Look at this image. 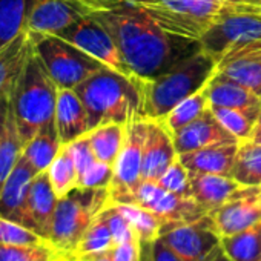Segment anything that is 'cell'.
<instances>
[{"label": "cell", "instance_id": "cell-49", "mask_svg": "<svg viewBox=\"0 0 261 261\" xmlns=\"http://www.w3.org/2000/svg\"><path fill=\"white\" fill-rule=\"evenodd\" d=\"M151 244H142L139 261H151Z\"/></svg>", "mask_w": 261, "mask_h": 261}, {"label": "cell", "instance_id": "cell-20", "mask_svg": "<svg viewBox=\"0 0 261 261\" xmlns=\"http://www.w3.org/2000/svg\"><path fill=\"white\" fill-rule=\"evenodd\" d=\"M57 201L59 198L53 189L48 172L45 171L37 174L31 183L28 194V227L48 241L51 235V226Z\"/></svg>", "mask_w": 261, "mask_h": 261}, {"label": "cell", "instance_id": "cell-38", "mask_svg": "<svg viewBox=\"0 0 261 261\" xmlns=\"http://www.w3.org/2000/svg\"><path fill=\"white\" fill-rule=\"evenodd\" d=\"M49 243L30 227L0 217V244H42Z\"/></svg>", "mask_w": 261, "mask_h": 261}, {"label": "cell", "instance_id": "cell-1", "mask_svg": "<svg viewBox=\"0 0 261 261\" xmlns=\"http://www.w3.org/2000/svg\"><path fill=\"white\" fill-rule=\"evenodd\" d=\"M114 39L123 60L136 77L151 82L178 62L201 49L200 42L166 31L142 8L121 5L91 11Z\"/></svg>", "mask_w": 261, "mask_h": 261}, {"label": "cell", "instance_id": "cell-39", "mask_svg": "<svg viewBox=\"0 0 261 261\" xmlns=\"http://www.w3.org/2000/svg\"><path fill=\"white\" fill-rule=\"evenodd\" d=\"M103 214H105V217L108 220V224H109V229H111L115 246L121 244V243H126L129 240L139 238L136 230L133 229V226H130V223L127 221V218L114 204H109L103 211Z\"/></svg>", "mask_w": 261, "mask_h": 261}, {"label": "cell", "instance_id": "cell-36", "mask_svg": "<svg viewBox=\"0 0 261 261\" xmlns=\"http://www.w3.org/2000/svg\"><path fill=\"white\" fill-rule=\"evenodd\" d=\"M209 108L217 117V120L223 124V127L227 129L240 143L247 142L250 139L252 129L255 124L253 118L243 114L241 111L230 109V108H223V106H209Z\"/></svg>", "mask_w": 261, "mask_h": 261}, {"label": "cell", "instance_id": "cell-41", "mask_svg": "<svg viewBox=\"0 0 261 261\" xmlns=\"http://www.w3.org/2000/svg\"><path fill=\"white\" fill-rule=\"evenodd\" d=\"M68 149H69V154L74 160V165L77 168V172H79V177L97 160L95 155H94V151L91 148V143H89V139H88V134L74 140L72 143L69 145H65Z\"/></svg>", "mask_w": 261, "mask_h": 261}, {"label": "cell", "instance_id": "cell-10", "mask_svg": "<svg viewBox=\"0 0 261 261\" xmlns=\"http://www.w3.org/2000/svg\"><path fill=\"white\" fill-rule=\"evenodd\" d=\"M160 237L185 261H212L221 250L209 214L194 223H165Z\"/></svg>", "mask_w": 261, "mask_h": 261}, {"label": "cell", "instance_id": "cell-47", "mask_svg": "<svg viewBox=\"0 0 261 261\" xmlns=\"http://www.w3.org/2000/svg\"><path fill=\"white\" fill-rule=\"evenodd\" d=\"M77 261H114L112 259V250L100 253V255H94V256H85V258H74Z\"/></svg>", "mask_w": 261, "mask_h": 261}, {"label": "cell", "instance_id": "cell-34", "mask_svg": "<svg viewBox=\"0 0 261 261\" xmlns=\"http://www.w3.org/2000/svg\"><path fill=\"white\" fill-rule=\"evenodd\" d=\"M71 258L51 243L0 244V261H69Z\"/></svg>", "mask_w": 261, "mask_h": 261}, {"label": "cell", "instance_id": "cell-29", "mask_svg": "<svg viewBox=\"0 0 261 261\" xmlns=\"http://www.w3.org/2000/svg\"><path fill=\"white\" fill-rule=\"evenodd\" d=\"M114 206L127 218L140 240V244H151L162 235L165 221L154 212L134 203H117Z\"/></svg>", "mask_w": 261, "mask_h": 261}, {"label": "cell", "instance_id": "cell-42", "mask_svg": "<svg viewBox=\"0 0 261 261\" xmlns=\"http://www.w3.org/2000/svg\"><path fill=\"white\" fill-rule=\"evenodd\" d=\"M140 249H142V244L139 238L117 244L112 249V259L114 261H139Z\"/></svg>", "mask_w": 261, "mask_h": 261}, {"label": "cell", "instance_id": "cell-9", "mask_svg": "<svg viewBox=\"0 0 261 261\" xmlns=\"http://www.w3.org/2000/svg\"><path fill=\"white\" fill-rule=\"evenodd\" d=\"M148 130V118L130 123L126 129L123 148L114 162L112 181L109 185L111 204L130 203L136 189L142 181L143 145Z\"/></svg>", "mask_w": 261, "mask_h": 261}, {"label": "cell", "instance_id": "cell-4", "mask_svg": "<svg viewBox=\"0 0 261 261\" xmlns=\"http://www.w3.org/2000/svg\"><path fill=\"white\" fill-rule=\"evenodd\" d=\"M218 62L200 49L160 77L145 82V118L159 120L175 105L201 91L217 71Z\"/></svg>", "mask_w": 261, "mask_h": 261}, {"label": "cell", "instance_id": "cell-30", "mask_svg": "<svg viewBox=\"0 0 261 261\" xmlns=\"http://www.w3.org/2000/svg\"><path fill=\"white\" fill-rule=\"evenodd\" d=\"M209 109V100L206 95L204 88L194 95L185 98L178 105H175L165 117L159 118V121L169 130L171 136L175 134L177 130L183 129L198 117H201Z\"/></svg>", "mask_w": 261, "mask_h": 261}, {"label": "cell", "instance_id": "cell-11", "mask_svg": "<svg viewBox=\"0 0 261 261\" xmlns=\"http://www.w3.org/2000/svg\"><path fill=\"white\" fill-rule=\"evenodd\" d=\"M57 36L92 56L106 68L127 77H136L123 60L111 34L95 17L91 16V13Z\"/></svg>", "mask_w": 261, "mask_h": 261}, {"label": "cell", "instance_id": "cell-40", "mask_svg": "<svg viewBox=\"0 0 261 261\" xmlns=\"http://www.w3.org/2000/svg\"><path fill=\"white\" fill-rule=\"evenodd\" d=\"M114 168L109 163H103L95 160L80 177L79 188H109L112 181Z\"/></svg>", "mask_w": 261, "mask_h": 261}, {"label": "cell", "instance_id": "cell-6", "mask_svg": "<svg viewBox=\"0 0 261 261\" xmlns=\"http://www.w3.org/2000/svg\"><path fill=\"white\" fill-rule=\"evenodd\" d=\"M146 11L166 31L200 40L215 23L227 0H124Z\"/></svg>", "mask_w": 261, "mask_h": 261}, {"label": "cell", "instance_id": "cell-52", "mask_svg": "<svg viewBox=\"0 0 261 261\" xmlns=\"http://www.w3.org/2000/svg\"><path fill=\"white\" fill-rule=\"evenodd\" d=\"M259 97H261V94H259Z\"/></svg>", "mask_w": 261, "mask_h": 261}, {"label": "cell", "instance_id": "cell-27", "mask_svg": "<svg viewBox=\"0 0 261 261\" xmlns=\"http://www.w3.org/2000/svg\"><path fill=\"white\" fill-rule=\"evenodd\" d=\"M220 246L230 261H261V221L238 233L221 237Z\"/></svg>", "mask_w": 261, "mask_h": 261}, {"label": "cell", "instance_id": "cell-2", "mask_svg": "<svg viewBox=\"0 0 261 261\" xmlns=\"http://www.w3.org/2000/svg\"><path fill=\"white\" fill-rule=\"evenodd\" d=\"M89 117L91 129L105 123L129 126L145 118V82L105 68L77 88Z\"/></svg>", "mask_w": 261, "mask_h": 261}, {"label": "cell", "instance_id": "cell-22", "mask_svg": "<svg viewBox=\"0 0 261 261\" xmlns=\"http://www.w3.org/2000/svg\"><path fill=\"white\" fill-rule=\"evenodd\" d=\"M244 188L229 175L191 172V197L207 212L238 197Z\"/></svg>", "mask_w": 261, "mask_h": 261}, {"label": "cell", "instance_id": "cell-24", "mask_svg": "<svg viewBox=\"0 0 261 261\" xmlns=\"http://www.w3.org/2000/svg\"><path fill=\"white\" fill-rule=\"evenodd\" d=\"M31 51L33 43L28 30L0 49V97L11 94Z\"/></svg>", "mask_w": 261, "mask_h": 261}, {"label": "cell", "instance_id": "cell-19", "mask_svg": "<svg viewBox=\"0 0 261 261\" xmlns=\"http://www.w3.org/2000/svg\"><path fill=\"white\" fill-rule=\"evenodd\" d=\"M177 154H185L221 142H238L217 120L211 108L197 120L172 134Z\"/></svg>", "mask_w": 261, "mask_h": 261}, {"label": "cell", "instance_id": "cell-48", "mask_svg": "<svg viewBox=\"0 0 261 261\" xmlns=\"http://www.w3.org/2000/svg\"><path fill=\"white\" fill-rule=\"evenodd\" d=\"M227 4H232V5H243V7H253V8H261V0H227Z\"/></svg>", "mask_w": 261, "mask_h": 261}, {"label": "cell", "instance_id": "cell-35", "mask_svg": "<svg viewBox=\"0 0 261 261\" xmlns=\"http://www.w3.org/2000/svg\"><path fill=\"white\" fill-rule=\"evenodd\" d=\"M46 172L57 198H63L71 191L79 188V172L66 146L60 149Z\"/></svg>", "mask_w": 261, "mask_h": 261}, {"label": "cell", "instance_id": "cell-26", "mask_svg": "<svg viewBox=\"0 0 261 261\" xmlns=\"http://www.w3.org/2000/svg\"><path fill=\"white\" fill-rule=\"evenodd\" d=\"M126 129L127 126L121 123H105L89 130L88 139L98 162L114 165L123 148Z\"/></svg>", "mask_w": 261, "mask_h": 261}, {"label": "cell", "instance_id": "cell-13", "mask_svg": "<svg viewBox=\"0 0 261 261\" xmlns=\"http://www.w3.org/2000/svg\"><path fill=\"white\" fill-rule=\"evenodd\" d=\"M259 189L261 186H246L238 197L209 212L212 226L220 238L246 230L261 221Z\"/></svg>", "mask_w": 261, "mask_h": 261}, {"label": "cell", "instance_id": "cell-8", "mask_svg": "<svg viewBox=\"0 0 261 261\" xmlns=\"http://www.w3.org/2000/svg\"><path fill=\"white\" fill-rule=\"evenodd\" d=\"M198 42L217 62L237 49L261 43V8L226 2L215 23Z\"/></svg>", "mask_w": 261, "mask_h": 261}, {"label": "cell", "instance_id": "cell-28", "mask_svg": "<svg viewBox=\"0 0 261 261\" xmlns=\"http://www.w3.org/2000/svg\"><path fill=\"white\" fill-rule=\"evenodd\" d=\"M230 177L243 186H261V143H240Z\"/></svg>", "mask_w": 261, "mask_h": 261}, {"label": "cell", "instance_id": "cell-50", "mask_svg": "<svg viewBox=\"0 0 261 261\" xmlns=\"http://www.w3.org/2000/svg\"><path fill=\"white\" fill-rule=\"evenodd\" d=\"M212 261H230V259H229V258H227V256L223 253V250H220V252L217 253V256H215Z\"/></svg>", "mask_w": 261, "mask_h": 261}, {"label": "cell", "instance_id": "cell-44", "mask_svg": "<svg viewBox=\"0 0 261 261\" xmlns=\"http://www.w3.org/2000/svg\"><path fill=\"white\" fill-rule=\"evenodd\" d=\"M82 7H85L89 13L98 11V10H108L117 5H121L124 0H75Z\"/></svg>", "mask_w": 261, "mask_h": 261}, {"label": "cell", "instance_id": "cell-33", "mask_svg": "<svg viewBox=\"0 0 261 261\" xmlns=\"http://www.w3.org/2000/svg\"><path fill=\"white\" fill-rule=\"evenodd\" d=\"M114 247H115V243H114L108 220H106L105 214L101 212L91 223V226L85 230L72 258H85V256L100 255V253L112 250Z\"/></svg>", "mask_w": 261, "mask_h": 261}, {"label": "cell", "instance_id": "cell-5", "mask_svg": "<svg viewBox=\"0 0 261 261\" xmlns=\"http://www.w3.org/2000/svg\"><path fill=\"white\" fill-rule=\"evenodd\" d=\"M109 204V188H75L63 198H59L49 243L72 258L85 230Z\"/></svg>", "mask_w": 261, "mask_h": 261}, {"label": "cell", "instance_id": "cell-21", "mask_svg": "<svg viewBox=\"0 0 261 261\" xmlns=\"http://www.w3.org/2000/svg\"><path fill=\"white\" fill-rule=\"evenodd\" d=\"M224 77L252 89L258 95L261 94V43H255L241 49H237L224 56L217 71Z\"/></svg>", "mask_w": 261, "mask_h": 261}, {"label": "cell", "instance_id": "cell-23", "mask_svg": "<svg viewBox=\"0 0 261 261\" xmlns=\"http://www.w3.org/2000/svg\"><path fill=\"white\" fill-rule=\"evenodd\" d=\"M238 146L240 142H221L197 151L178 154V159L191 172L230 177Z\"/></svg>", "mask_w": 261, "mask_h": 261}, {"label": "cell", "instance_id": "cell-31", "mask_svg": "<svg viewBox=\"0 0 261 261\" xmlns=\"http://www.w3.org/2000/svg\"><path fill=\"white\" fill-rule=\"evenodd\" d=\"M28 0H0V49L27 31Z\"/></svg>", "mask_w": 261, "mask_h": 261}, {"label": "cell", "instance_id": "cell-3", "mask_svg": "<svg viewBox=\"0 0 261 261\" xmlns=\"http://www.w3.org/2000/svg\"><path fill=\"white\" fill-rule=\"evenodd\" d=\"M57 94L59 86L33 49L10 94V108L23 143L54 120Z\"/></svg>", "mask_w": 261, "mask_h": 261}, {"label": "cell", "instance_id": "cell-15", "mask_svg": "<svg viewBox=\"0 0 261 261\" xmlns=\"http://www.w3.org/2000/svg\"><path fill=\"white\" fill-rule=\"evenodd\" d=\"M37 172L20 155L13 172L0 191V217L28 227V194Z\"/></svg>", "mask_w": 261, "mask_h": 261}, {"label": "cell", "instance_id": "cell-14", "mask_svg": "<svg viewBox=\"0 0 261 261\" xmlns=\"http://www.w3.org/2000/svg\"><path fill=\"white\" fill-rule=\"evenodd\" d=\"M88 14L75 0H28L27 30L57 36Z\"/></svg>", "mask_w": 261, "mask_h": 261}, {"label": "cell", "instance_id": "cell-51", "mask_svg": "<svg viewBox=\"0 0 261 261\" xmlns=\"http://www.w3.org/2000/svg\"><path fill=\"white\" fill-rule=\"evenodd\" d=\"M258 200H259V204H261V189H259V194H258Z\"/></svg>", "mask_w": 261, "mask_h": 261}, {"label": "cell", "instance_id": "cell-12", "mask_svg": "<svg viewBox=\"0 0 261 261\" xmlns=\"http://www.w3.org/2000/svg\"><path fill=\"white\" fill-rule=\"evenodd\" d=\"M130 203L154 212L165 223H194L209 214L192 197L172 194L149 180L140 181Z\"/></svg>", "mask_w": 261, "mask_h": 261}, {"label": "cell", "instance_id": "cell-45", "mask_svg": "<svg viewBox=\"0 0 261 261\" xmlns=\"http://www.w3.org/2000/svg\"><path fill=\"white\" fill-rule=\"evenodd\" d=\"M8 111H10V95L0 97V142H2V134H4Z\"/></svg>", "mask_w": 261, "mask_h": 261}, {"label": "cell", "instance_id": "cell-18", "mask_svg": "<svg viewBox=\"0 0 261 261\" xmlns=\"http://www.w3.org/2000/svg\"><path fill=\"white\" fill-rule=\"evenodd\" d=\"M54 123L63 146L86 136L91 130L88 111L75 89H59Z\"/></svg>", "mask_w": 261, "mask_h": 261}, {"label": "cell", "instance_id": "cell-7", "mask_svg": "<svg viewBox=\"0 0 261 261\" xmlns=\"http://www.w3.org/2000/svg\"><path fill=\"white\" fill-rule=\"evenodd\" d=\"M30 36L34 53L45 65L59 89H74L86 79L106 68L97 59L59 36L42 33H30Z\"/></svg>", "mask_w": 261, "mask_h": 261}, {"label": "cell", "instance_id": "cell-43", "mask_svg": "<svg viewBox=\"0 0 261 261\" xmlns=\"http://www.w3.org/2000/svg\"><path fill=\"white\" fill-rule=\"evenodd\" d=\"M151 261H185L162 237L151 244Z\"/></svg>", "mask_w": 261, "mask_h": 261}, {"label": "cell", "instance_id": "cell-25", "mask_svg": "<svg viewBox=\"0 0 261 261\" xmlns=\"http://www.w3.org/2000/svg\"><path fill=\"white\" fill-rule=\"evenodd\" d=\"M63 148L54 120L37 130V134L30 139L22 151V157L30 163V166L37 172H45L59 155L60 149Z\"/></svg>", "mask_w": 261, "mask_h": 261}, {"label": "cell", "instance_id": "cell-17", "mask_svg": "<svg viewBox=\"0 0 261 261\" xmlns=\"http://www.w3.org/2000/svg\"><path fill=\"white\" fill-rule=\"evenodd\" d=\"M209 106H223L241 111L256 120L261 112V97L252 89L215 72L204 86Z\"/></svg>", "mask_w": 261, "mask_h": 261}, {"label": "cell", "instance_id": "cell-37", "mask_svg": "<svg viewBox=\"0 0 261 261\" xmlns=\"http://www.w3.org/2000/svg\"><path fill=\"white\" fill-rule=\"evenodd\" d=\"M157 183L172 194L191 197V172L178 157L171 163V166L165 171Z\"/></svg>", "mask_w": 261, "mask_h": 261}, {"label": "cell", "instance_id": "cell-32", "mask_svg": "<svg viewBox=\"0 0 261 261\" xmlns=\"http://www.w3.org/2000/svg\"><path fill=\"white\" fill-rule=\"evenodd\" d=\"M23 146L25 143L19 134V129L16 126V121L10 108L5 127H4V134H2V142H0V191H2L5 181L13 172L16 163L19 162Z\"/></svg>", "mask_w": 261, "mask_h": 261}, {"label": "cell", "instance_id": "cell-16", "mask_svg": "<svg viewBox=\"0 0 261 261\" xmlns=\"http://www.w3.org/2000/svg\"><path fill=\"white\" fill-rule=\"evenodd\" d=\"M177 157L178 154L171 133L159 120L148 118V130L143 145L142 180L159 181Z\"/></svg>", "mask_w": 261, "mask_h": 261}, {"label": "cell", "instance_id": "cell-46", "mask_svg": "<svg viewBox=\"0 0 261 261\" xmlns=\"http://www.w3.org/2000/svg\"><path fill=\"white\" fill-rule=\"evenodd\" d=\"M249 142L261 143V112H259L258 118L255 120V124H253V129H252V134H250Z\"/></svg>", "mask_w": 261, "mask_h": 261}]
</instances>
